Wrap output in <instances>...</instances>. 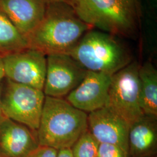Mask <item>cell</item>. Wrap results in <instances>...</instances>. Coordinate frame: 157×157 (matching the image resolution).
<instances>
[{
    "label": "cell",
    "instance_id": "6da1fadb",
    "mask_svg": "<svg viewBox=\"0 0 157 157\" xmlns=\"http://www.w3.org/2000/svg\"><path fill=\"white\" fill-rule=\"evenodd\" d=\"M93 28L83 22L64 1H47L45 14L27 39L30 48L45 56L67 54Z\"/></svg>",
    "mask_w": 157,
    "mask_h": 157
},
{
    "label": "cell",
    "instance_id": "7a4b0ae2",
    "mask_svg": "<svg viewBox=\"0 0 157 157\" xmlns=\"http://www.w3.org/2000/svg\"><path fill=\"white\" fill-rule=\"evenodd\" d=\"M87 115L65 98L45 96L36 132L39 144L57 150L71 148L88 130Z\"/></svg>",
    "mask_w": 157,
    "mask_h": 157
},
{
    "label": "cell",
    "instance_id": "3957f363",
    "mask_svg": "<svg viewBox=\"0 0 157 157\" xmlns=\"http://www.w3.org/2000/svg\"><path fill=\"white\" fill-rule=\"evenodd\" d=\"M78 17L93 28L117 37L133 38L138 32V0H71Z\"/></svg>",
    "mask_w": 157,
    "mask_h": 157
},
{
    "label": "cell",
    "instance_id": "277c9868",
    "mask_svg": "<svg viewBox=\"0 0 157 157\" xmlns=\"http://www.w3.org/2000/svg\"><path fill=\"white\" fill-rule=\"evenodd\" d=\"M69 55L87 71L112 75L133 61L128 48L117 36L91 29Z\"/></svg>",
    "mask_w": 157,
    "mask_h": 157
},
{
    "label": "cell",
    "instance_id": "5b68a950",
    "mask_svg": "<svg viewBox=\"0 0 157 157\" xmlns=\"http://www.w3.org/2000/svg\"><path fill=\"white\" fill-rule=\"evenodd\" d=\"M43 90L4 78L1 95L4 115L37 132L45 101Z\"/></svg>",
    "mask_w": 157,
    "mask_h": 157
},
{
    "label": "cell",
    "instance_id": "8992f818",
    "mask_svg": "<svg viewBox=\"0 0 157 157\" xmlns=\"http://www.w3.org/2000/svg\"><path fill=\"white\" fill-rule=\"evenodd\" d=\"M133 61L112 75L105 107L130 124L144 113L141 108L139 69Z\"/></svg>",
    "mask_w": 157,
    "mask_h": 157
},
{
    "label": "cell",
    "instance_id": "52a82bcc",
    "mask_svg": "<svg viewBox=\"0 0 157 157\" xmlns=\"http://www.w3.org/2000/svg\"><path fill=\"white\" fill-rule=\"evenodd\" d=\"M87 71L67 54L47 56L43 92L45 96L65 98L86 75Z\"/></svg>",
    "mask_w": 157,
    "mask_h": 157
},
{
    "label": "cell",
    "instance_id": "ba28073f",
    "mask_svg": "<svg viewBox=\"0 0 157 157\" xmlns=\"http://www.w3.org/2000/svg\"><path fill=\"white\" fill-rule=\"evenodd\" d=\"M2 60L5 78L43 90L47 71L44 54L29 47L3 56Z\"/></svg>",
    "mask_w": 157,
    "mask_h": 157
},
{
    "label": "cell",
    "instance_id": "9c48e42d",
    "mask_svg": "<svg viewBox=\"0 0 157 157\" xmlns=\"http://www.w3.org/2000/svg\"><path fill=\"white\" fill-rule=\"evenodd\" d=\"M112 75L87 71L82 82L65 97L73 107L87 113L105 107Z\"/></svg>",
    "mask_w": 157,
    "mask_h": 157
},
{
    "label": "cell",
    "instance_id": "30bf717a",
    "mask_svg": "<svg viewBox=\"0 0 157 157\" xmlns=\"http://www.w3.org/2000/svg\"><path fill=\"white\" fill-rule=\"evenodd\" d=\"M88 130L99 143L119 146L128 154V135L130 124L107 107L90 112Z\"/></svg>",
    "mask_w": 157,
    "mask_h": 157
},
{
    "label": "cell",
    "instance_id": "8fae6325",
    "mask_svg": "<svg viewBox=\"0 0 157 157\" xmlns=\"http://www.w3.org/2000/svg\"><path fill=\"white\" fill-rule=\"evenodd\" d=\"M39 146L36 131L4 117L0 121V157H23Z\"/></svg>",
    "mask_w": 157,
    "mask_h": 157
},
{
    "label": "cell",
    "instance_id": "7c38bea8",
    "mask_svg": "<svg viewBox=\"0 0 157 157\" xmlns=\"http://www.w3.org/2000/svg\"><path fill=\"white\" fill-rule=\"evenodd\" d=\"M47 3L45 0H0V9L28 37L42 21Z\"/></svg>",
    "mask_w": 157,
    "mask_h": 157
},
{
    "label": "cell",
    "instance_id": "4fadbf2b",
    "mask_svg": "<svg viewBox=\"0 0 157 157\" xmlns=\"http://www.w3.org/2000/svg\"><path fill=\"white\" fill-rule=\"evenodd\" d=\"M157 117L144 115L131 124L128 157H157Z\"/></svg>",
    "mask_w": 157,
    "mask_h": 157
},
{
    "label": "cell",
    "instance_id": "5bb4252c",
    "mask_svg": "<svg viewBox=\"0 0 157 157\" xmlns=\"http://www.w3.org/2000/svg\"><path fill=\"white\" fill-rule=\"evenodd\" d=\"M139 78L142 111L157 117V70L150 61L140 65Z\"/></svg>",
    "mask_w": 157,
    "mask_h": 157
},
{
    "label": "cell",
    "instance_id": "9a60e30c",
    "mask_svg": "<svg viewBox=\"0 0 157 157\" xmlns=\"http://www.w3.org/2000/svg\"><path fill=\"white\" fill-rule=\"evenodd\" d=\"M29 47L27 37L0 9V55L3 56Z\"/></svg>",
    "mask_w": 157,
    "mask_h": 157
},
{
    "label": "cell",
    "instance_id": "2e32d148",
    "mask_svg": "<svg viewBox=\"0 0 157 157\" xmlns=\"http://www.w3.org/2000/svg\"><path fill=\"white\" fill-rule=\"evenodd\" d=\"M99 144L87 130L71 148L73 157H96Z\"/></svg>",
    "mask_w": 157,
    "mask_h": 157
},
{
    "label": "cell",
    "instance_id": "e0dca14e",
    "mask_svg": "<svg viewBox=\"0 0 157 157\" xmlns=\"http://www.w3.org/2000/svg\"><path fill=\"white\" fill-rule=\"evenodd\" d=\"M96 157H128V154L119 146L100 143Z\"/></svg>",
    "mask_w": 157,
    "mask_h": 157
},
{
    "label": "cell",
    "instance_id": "ac0fdd59",
    "mask_svg": "<svg viewBox=\"0 0 157 157\" xmlns=\"http://www.w3.org/2000/svg\"><path fill=\"white\" fill-rule=\"evenodd\" d=\"M58 151V150L50 147L39 145L23 157H56Z\"/></svg>",
    "mask_w": 157,
    "mask_h": 157
},
{
    "label": "cell",
    "instance_id": "d6986e66",
    "mask_svg": "<svg viewBox=\"0 0 157 157\" xmlns=\"http://www.w3.org/2000/svg\"><path fill=\"white\" fill-rule=\"evenodd\" d=\"M56 157H73L71 148H63L58 150Z\"/></svg>",
    "mask_w": 157,
    "mask_h": 157
},
{
    "label": "cell",
    "instance_id": "ffe728a7",
    "mask_svg": "<svg viewBox=\"0 0 157 157\" xmlns=\"http://www.w3.org/2000/svg\"><path fill=\"white\" fill-rule=\"evenodd\" d=\"M4 78H5V73H4L2 56L0 55V83H1Z\"/></svg>",
    "mask_w": 157,
    "mask_h": 157
},
{
    "label": "cell",
    "instance_id": "44dd1931",
    "mask_svg": "<svg viewBox=\"0 0 157 157\" xmlns=\"http://www.w3.org/2000/svg\"><path fill=\"white\" fill-rule=\"evenodd\" d=\"M2 82L0 83V121L5 117L2 113V111L1 109V91H2Z\"/></svg>",
    "mask_w": 157,
    "mask_h": 157
},
{
    "label": "cell",
    "instance_id": "7402d4cb",
    "mask_svg": "<svg viewBox=\"0 0 157 157\" xmlns=\"http://www.w3.org/2000/svg\"><path fill=\"white\" fill-rule=\"evenodd\" d=\"M46 1H64V2H67V3H69L70 4V1L71 0H45Z\"/></svg>",
    "mask_w": 157,
    "mask_h": 157
}]
</instances>
